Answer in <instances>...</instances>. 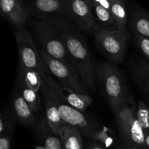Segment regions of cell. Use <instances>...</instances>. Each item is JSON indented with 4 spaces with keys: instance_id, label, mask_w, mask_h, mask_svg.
Instances as JSON below:
<instances>
[{
    "instance_id": "6da1fadb",
    "label": "cell",
    "mask_w": 149,
    "mask_h": 149,
    "mask_svg": "<svg viewBox=\"0 0 149 149\" xmlns=\"http://www.w3.org/2000/svg\"><path fill=\"white\" fill-rule=\"evenodd\" d=\"M49 23L61 31L71 64L78 73L84 86L87 90L95 93L97 81L96 64L85 40L80 33L81 31L71 22L65 20Z\"/></svg>"
},
{
    "instance_id": "7a4b0ae2",
    "label": "cell",
    "mask_w": 149,
    "mask_h": 149,
    "mask_svg": "<svg viewBox=\"0 0 149 149\" xmlns=\"http://www.w3.org/2000/svg\"><path fill=\"white\" fill-rule=\"evenodd\" d=\"M96 73L103 93L115 113L129 95L122 72L114 64L100 62L96 64Z\"/></svg>"
},
{
    "instance_id": "3957f363",
    "label": "cell",
    "mask_w": 149,
    "mask_h": 149,
    "mask_svg": "<svg viewBox=\"0 0 149 149\" xmlns=\"http://www.w3.org/2000/svg\"><path fill=\"white\" fill-rule=\"evenodd\" d=\"M115 116L124 143L136 146L141 149L146 148V132L137 117L135 103L129 95L115 113Z\"/></svg>"
},
{
    "instance_id": "277c9868",
    "label": "cell",
    "mask_w": 149,
    "mask_h": 149,
    "mask_svg": "<svg viewBox=\"0 0 149 149\" xmlns=\"http://www.w3.org/2000/svg\"><path fill=\"white\" fill-rule=\"evenodd\" d=\"M29 25L42 49L53 58L72 65L59 29L47 22L38 19L31 20Z\"/></svg>"
},
{
    "instance_id": "5b68a950",
    "label": "cell",
    "mask_w": 149,
    "mask_h": 149,
    "mask_svg": "<svg viewBox=\"0 0 149 149\" xmlns=\"http://www.w3.org/2000/svg\"><path fill=\"white\" fill-rule=\"evenodd\" d=\"M15 36L18 49L20 72L36 71L42 76L43 79L48 70L30 33L24 27L15 28Z\"/></svg>"
},
{
    "instance_id": "8992f818",
    "label": "cell",
    "mask_w": 149,
    "mask_h": 149,
    "mask_svg": "<svg viewBox=\"0 0 149 149\" xmlns=\"http://www.w3.org/2000/svg\"><path fill=\"white\" fill-rule=\"evenodd\" d=\"M39 52L49 74L56 77L61 83V85L77 93L88 95V90L84 86L73 65H68L53 58L42 48L39 49Z\"/></svg>"
},
{
    "instance_id": "52a82bcc",
    "label": "cell",
    "mask_w": 149,
    "mask_h": 149,
    "mask_svg": "<svg viewBox=\"0 0 149 149\" xmlns=\"http://www.w3.org/2000/svg\"><path fill=\"white\" fill-rule=\"evenodd\" d=\"M93 34L99 49L113 62L123 59L129 33L122 30H110L97 26Z\"/></svg>"
},
{
    "instance_id": "ba28073f",
    "label": "cell",
    "mask_w": 149,
    "mask_h": 149,
    "mask_svg": "<svg viewBox=\"0 0 149 149\" xmlns=\"http://www.w3.org/2000/svg\"><path fill=\"white\" fill-rule=\"evenodd\" d=\"M70 22L81 31L94 33L97 27L88 0H64Z\"/></svg>"
},
{
    "instance_id": "9c48e42d",
    "label": "cell",
    "mask_w": 149,
    "mask_h": 149,
    "mask_svg": "<svg viewBox=\"0 0 149 149\" xmlns=\"http://www.w3.org/2000/svg\"><path fill=\"white\" fill-rule=\"evenodd\" d=\"M33 14L38 20L51 22L68 20L64 0H33L31 4Z\"/></svg>"
},
{
    "instance_id": "30bf717a",
    "label": "cell",
    "mask_w": 149,
    "mask_h": 149,
    "mask_svg": "<svg viewBox=\"0 0 149 149\" xmlns=\"http://www.w3.org/2000/svg\"><path fill=\"white\" fill-rule=\"evenodd\" d=\"M2 15L15 28L23 27L27 23L29 10L21 0H0Z\"/></svg>"
},
{
    "instance_id": "8fae6325",
    "label": "cell",
    "mask_w": 149,
    "mask_h": 149,
    "mask_svg": "<svg viewBox=\"0 0 149 149\" xmlns=\"http://www.w3.org/2000/svg\"><path fill=\"white\" fill-rule=\"evenodd\" d=\"M129 24L134 35L149 38V14L134 3L131 6Z\"/></svg>"
},
{
    "instance_id": "7c38bea8",
    "label": "cell",
    "mask_w": 149,
    "mask_h": 149,
    "mask_svg": "<svg viewBox=\"0 0 149 149\" xmlns=\"http://www.w3.org/2000/svg\"><path fill=\"white\" fill-rule=\"evenodd\" d=\"M45 95L46 97L45 113H46L47 122L52 132L56 136L61 138L65 123L61 118L58 106L55 100L49 95L45 94Z\"/></svg>"
},
{
    "instance_id": "4fadbf2b",
    "label": "cell",
    "mask_w": 149,
    "mask_h": 149,
    "mask_svg": "<svg viewBox=\"0 0 149 149\" xmlns=\"http://www.w3.org/2000/svg\"><path fill=\"white\" fill-rule=\"evenodd\" d=\"M58 93L69 106L74 109L84 113L86 109L93 103V100L89 95H83L77 93L67 87L58 84Z\"/></svg>"
},
{
    "instance_id": "5bb4252c",
    "label": "cell",
    "mask_w": 149,
    "mask_h": 149,
    "mask_svg": "<svg viewBox=\"0 0 149 149\" xmlns=\"http://www.w3.org/2000/svg\"><path fill=\"white\" fill-rule=\"evenodd\" d=\"M13 109L15 117L22 124L31 125L34 123L35 119L33 111L23 98L21 93H17L15 95L13 102Z\"/></svg>"
},
{
    "instance_id": "9a60e30c",
    "label": "cell",
    "mask_w": 149,
    "mask_h": 149,
    "mask_svg": "<svg viewBox=\"0 0 149 149\" xmlns=\"http://www.w3.org/2000/svg\"><path fill=\"white\" fill-rule=\"evenodd\" d=\"M89 2L95 21L97 26L110 30H118L114 19L109 10L99 4H94L90 1Z\"/></svg>"
},
{
    "instance_id": "2e32d148",
    "label": "cell",
    "mask_w": 149,
    "mask_h": 149,
    "mask_svg": "<svg viewBox=\"0 0 149 149\" xmlns=\"http://www.w3.org/2000/svg\"><path fill=\"white\" fill-rule=\"evenodd\" d=\"M126 0H111L110 12L116 23L118 30H122L128 33L127 30V11Z\"/></svg>"
},
{
    "instance_id": "e0dca14e",
    "label": "cell",
    "mask_w": 149,
    "mask_h": 149,
    "mask_svg": "<svg viewBox=\"0 0 149 149\" xmlns=\"http://www.w3.org/2000/svg\"><path fill=\"white\" fill-rule=\"evenodd\" d=\"M81 133L77 128L65 124L61 137L64 149H83Z\"/></svg>"
},
{
    "instance_id": "ac0fdd59",
    "label": "cell",
    "mask_w": 149,
    "mask_h": 149,
    "mask_svg": "<svg viewBox=\"0 0 149 149\" xmlns=\"http://www.w3.org/2000/svg\"><path fill=\"white\" fill-rule=\"evenodd\" d=\"M133 77L136 84L143 91H149V64L138 60L133 68Z\"/></svg>"
},
{
    "instance_id": "d6986e66",
    "label": "cell",
    "mask_w": 149,
    "mask_h": 149,
    "mask_svg": "<svg viewBox=\"0 0 149 149\" xmlns=\"http://www.w3.org/2000/svg\"><path fill=\"white\" fill-rule=\"evenodd\" d=\"M20 77L23 84L36 92L42 85V76L36 71H27L20 72Z\"/></svg>"
},
{
    "instance_id": "ffe728a7",
    "label": "cell",
    "mask_w": 149,
    "mask_h": 149,
    "mask_svg": "<svg viewBox=\"0 0 149 149\" xmlns=\"http://www.w3.org/2000/svg\"><path fill=\"white\" fill-rule=\"evenodd\" d=\"M21 95L32 111H37L40 108V98L37 92L29 88L25 84H22Z\"/></svg>"
},
{
    "instance_id": "44dd1931",
    "label": "cell",
    "mask_w": 149,
    "mask_h": 149,
    "mask_svg": "<svg viewBox=\"0 0 149 149\" xmlns=\"http://www.w3.org/2000/svg\"><path fill=\"white\" fill-rule=\"evenodd\" d=\"M136 115L145 132H149V108L143 102L139 101L138 103Z\"/></svg>"
},
{
    "instance_id": "7402d4cb",
    "label": "cell",
    "mask_w": 149,
    "mask_h": 149,
    "mask_svg": "<svg viewBox=\"0 0 149 149\" xmlns=\"http://www.w3.org/2000/svg\"><path fill=\"white\" fill-rule=\"evenodd\" d=\"M134 36L138 47L143 54L144 56L149 61V38L143 37L138 35H134Z\"/></svg>"
},
{
    "instance_id": "603a6c76",
    "label": "cell",
    "mask_w": 149,
    "mask_h": 149,
    "mask_svg": "<svg viewBox=\"0 0 149 149\" xmlns=\"http://www.w3.org/2000/svg\"><path fill=\"white\" fill-rule=\"evenodd\" d=\"M93 140L99 141L102 143L106 147H110L113 145V140L111 136H109L105 131L97 130L95 135L93 136Z\"/></svg>"
},
{
    "instance_id": "cb8c5ba5",
    "label": "cell",
    "mask_w": 149,
    "mask_h": 149,
    "mask_svg": "<svg viewBox=\"0 0 149 149\" xmlns=\"http://www.w3.org/2000/svg\"><path fill=\"white\" fill-rule=\"evenodd\" d=\"M45 146L47 149H63V143L59 137L49 135L45 139Z\"/></svg>"
},
{
    "instance_id": "d4e9b609",
    "label": "cell",
    "mask_w": 149,
    "mask_h": 149,
    "mask_svg": "<svg viewBox=\"0 0 149 149\" xmlns=\"http://www.w3.org/2000/svg\"><path fill=\"white\" fill-rule=\"evenodd\" d=\"M10 127H10V124L8 119L6 117L4 118V116L1 115V119H0V134H1V135L9 132Z\"/></svg>"
},
{
    "instance_id": "484cf974",
    "label": "cell",
    "mask_w": 149,
    "mask_h": 149,
    "mask_svg": "<svg viewBox=\"0 0 149 149\" xmlns=\"http://www.w3.org/2000/svg\"><path fill=\"white\" fill-rule=\"evenodd\" d=\"M10 135L9 132L1 135L0 138V149H10Z\"/></svg>"
},
{
    "instance_id": "4316f807",
    "label": "cell",
    "mask_w": 149,
    "mask_h": 149,
    "mask_svg": "<svg viewBox=\"0 0 149 149\" xmlns=\"http://www.w3.org/2000/svg\"><path fill=\"white\" fill-rule=\"evenodd\" d=\"M89 1L93 2L94 4H99L103 6V7L106 8L110 11L111 10V0H89Z\"/></svg>"
},
{
    "instance_id": "83f0119b",
    "label": "cell",
    "mask_w": 149,
    "mask_h": 149,
    "mask_svg": "<svg viewBox=\"0 0 149 149\" xmlns=\"http://www.w3.org/2000/svg\"><path fill=\"white\" fill-rule=\"evenodd\" d=\"M122 149H141L139 147L136 146L131 145V144L128 143H124L123 146L122 147Z\"/></svg>"
},
{
    "instance_id": "f1b7e54d",
    "label": "cell",
    "mask_w": 149,
    "mask_h": 149,
    "mask_svg": "<svg viewBox=\"0 0 149 149\" xmlns=\"http://www.w3.org/2000/svg\"><path fill=\"white\" fill-rule=\"evenodd\" d=\"M145 141L146 147L149 148V132H146L145 134Z\"/></svg>"
},
{
    "instance_id": "f546056e",
    "label": "cell",
    "mask_w": 149,
    "mask_h": 149,
    "mask_svg": "<svg viewBox=\"0 0 149 149\" xmlns=\"http://www.w3.org/2000/svg\"><path fill=\"white\" fill-rule=\"evenodd\" d=\"M89 149H104L103 147H101L100 146L97 145V144H93L92 146H90V147Z\"/></svg>"
},
{
    "instance_id": "4dcf8cb0",
    "label": "cell",
    "mask_w": 149,
    "mask_h": 149,
    "mask_svg": "<svg viewBox=\"0 0 149 149\" xmlns=\"http://www.w3.org/2000/svg\"><path fill=\"white\" fill-rule=\"evenodd\" d=\"M35 149H47L45 146H36Z\"/></svg>"
}]
</instances>
